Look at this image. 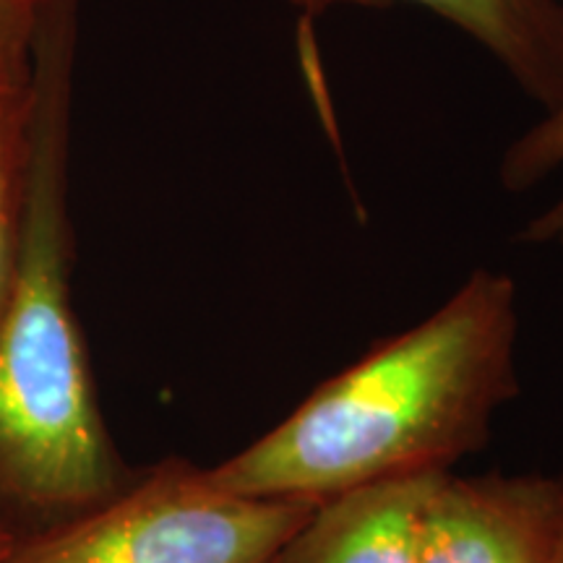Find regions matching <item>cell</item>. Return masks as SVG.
<instances>
[{"label":"cell","instance_id":"obj_8","mask_svg":"<svg viewBox=\"0 0 563 563\" xmlns=\"http://www.w3.org/2000/svg\"><path fill=\"white\" fill-rule=\"evenodd\" d=\"M563 170V100L553 110L545 112L540 123L525 131L506 150L501 159V183L506 191H527L538 186L548 175ZM519 241L543 245L561 243L563 245V194L538 214L525 230L519 232Z\"/></svg>","mask_w":563,"mask_h":563},{"label":"cell","instance_id":"obj_10","mask_svg":"<svg viewBox=\"0 0 563 563\" xmlns=\"http://www.w3.org/2000/svg\"><path fill=\"white\" fill-rule=\"evenodd\" d=\"M11 545H13V540L9 538V534H5V532H0V559H3L5 551H9Z\"/></svg>","mask_w":563,"mask_h":563},{"label":"cell","instance_id":"obj_7","mask_svg":"<svg viewBox=\"0 0 563 563\" xmlns=\"http://www.w3.org/2000/svg\"><path fill=\"white\" fill-rule=\"evenodd\" d=\"M32 150V81L0 89V306L9 295L24 222Z\"/></svg>","mask_w":563,"mask_h":563},{"label":"cell","instance_id":"obj_3","mask_svg":"<svg viewBox=\"0 0 563 563\" xmlns=\"http://www.w3.org/2000/svg\"><path fill=\"white\" fill-rule=\"evenodd\" d=\"M316 504L230 493L207 467L165 460L0 563H272Z\"/></svg>","mask_w":563,"mask_h":563},{"label":"cell","instance_id":"obj_1","mask_svg":"<svg viewBox=\"0 0 563 563\" xmlns=\"http://www.w3.org/2000/svg\"><path fill=\"white\" fill-rule=\"evenodd\" d=\"M81 0H40L32 150L13 279L0 306V532L13 543L123 490L74 308L68 209L70 95Z\"/></svg>","mask_w":563,"mask_h":563},{"label":"cell","instance_id":"obj_6","mask_svg":"<svg viewBox=\"0 0 563 563\" xmlns=\"http://www.w3.org/2000/svg\"><path fill=\"white\" fill-rule=\"evenodd\" d=\"M308 19L334 5L415 3L452 21L488 51L534 102L553 110L563 100L561 0H290Z\"/></svg>","mask_w":563,"mask_h":563},{"label":"cell","instance_id":"obj_9","mask_svg":"<svg viewBox=\"0 0 563 563\" xmlns=\"http://www.w3.org/2000/svg\"><path fill=\"white\" fill-rule=\"evenodd\" d=\"M40 0H0V89L30 87Z\"/></svg>","mask_w":563,"mask_h":563},{"label":"cell","instance_id":"obj_5","mask_svg":"<svg viewBox=\"0 0 563 563\" xmlns=\"http://www.w3.org/2000/svg\"><path fill=\"white\" fill-rule=\"evenodd\" d=\"M443 475L394 477L323 498L272 563H418L422 517Z\"/></svg>","mask_w":563,"mask_h":563},{"label":"cell","instance_id":"obj_2","mask_svg":"<svg viewBox=\"0 0 563 563\" xmlns=\"http://www.w3.org/2000/svg\"><path fill=\"white\" fill-rule=\"evenodd\" d=\"M517 285L477 269L441 308L316 386L272 431L214 464L220 488L319 504L394 477L452 473L519 394Z\"/></svg>","mask_w":563,"mask_h":563},{"label":"cell","instance_id":"obj_4","mask_svg":"<svg viewBox=\"0 0 563 563\" xmlns=\"http://www.w3.org/2000/svg\"><path fill=\"white\" fill-rule=\"evenodd\" d=\"M563 475L446 473L428 498L418 563H559Z\"/></svg>","mask_w":563,"mask_h":563},{"label":"cell","instance_id":"obj_11","mask_svg":"<svg viewBox=\"0 0 563 563\" xmlns=\"http://www.w3.org/2000/svg\"><path fill=\"white\" fill-rule=\"evenodd\" d=\"M559 563H563V551H561V559H559Z\"/></svg>","mask_w":563,"mask_h":563}]
</instances>
